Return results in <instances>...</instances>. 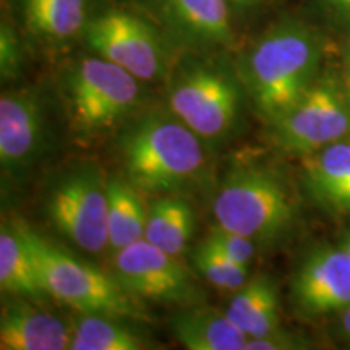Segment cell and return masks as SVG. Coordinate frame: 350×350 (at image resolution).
<instances>
[{
    "mask_svg": "<svg viewBox=\"0 0 350 350\" xmlns=\"http://www.w3.org/2000/svg\"><path fill=\"white\" fill-rule=\"evenodd\" d=\"M323 41L297 20L275 23L255 42L245 62V80L258 111L269 122L292 106L317 80Z\"/></svg>",
    "mask_w": 350,
    "mask_h": 350,
    "instance_id": "obj_1",
    "label": "cell"
},
{
    "mask_svg": "<svg viewBox=\"0 0 350 350\" xmlns=\"http://www.w3.org/2000/svg\"><path fill=\"white\" fill-rule=\"evenodd\" d=\"M126 178L146 195L170 193L204 164L200 137L178 119L148 116L122 143Z\"/></svg>",
    "mask_w": 350,
    "mask_h": 350,
    "instance_id": "obj_2",
    "label": "cell"
},
{
    "mask_svg": "<svg viewBox=\"0 0 350 350\" xmlns=\"http://www.w3.org/2000/svg\"><path fill=\"white\" fill-rule=\"evenodd\" d=\"M16 227L31 248L46 295L86 314L120 319H144L146 317L116 275L112 278L68 255L21 222H16Z\"/></svg>",
    "mask_w": 350,
    "mask_h": 350,
    "instance_id": "obj_3",
    "label": "cell"
},
{
    "mask_svg": "<svg viewBox=\"0 0 350 350\" xmlns=\"http://www.w3.org/2000/svg\"><path fill=\"white\" fill-rule=\"evenodd\" d=\"M213 213L217 226L255 243L282 237L295 217L291 191L278 174L247 167L232 172L216 195Z\"/></svg>",
    "mask_w": 350,
    "mask_h": 350,
    "instance_id": "obj_4",
    "label": "cell"
},
{
    "mask_svg": "<svg viewBox=\"0 0 350 350\" xmlns=\"http://www.w3.org/2000/svg\"><path fill=\"white\" fill-rule=\"evenodd\" d=\"M269 124L279 148L294 154H310L350 135V96L332 78H317Z\"/></svg>",
    "mask_w": 350,
    "mask_h": 350,
    "instance_id": "obj_5",
    "label": "cell"
},
{
    "mask_svg": "<svg viewBox=\"0 0 350 350\" xmlns=\"http://www.w3.org/2000/svg\"><path fill=\"white\" fill-rule=\"evenodd\" d=\"M138 78L104 57H88L72 70L68 94L78 129L103 130L116 124L139 99Z\"/></svg>",
    "mask_w": 350,
    "mask_h": 350,
    "instance_id": "obj_6",
    "label": "cell"
},
{
    "mask_svg": "<svg viewBox=\"0 0 350 350\" xmlns=\"http://www.w3.org/2000/svg\"><path fill=\"white\" fill-rule=\"evenodd\" d=\"M237 83L214 67L200 65L178 78L170 88L169 106L201 139L224 137L239 111Z\"/></svg>",
    "mask_w": 350,
    "mask_h": 350,
    "instance_id": "obj_7",
    "label": "cell"
},
{
    "mask_svg": "<svg viewBox=\"0 0 350 350\" xmlns=\"http://www.w3.org/2000/svg\"><path fill=\"white\" fill-rule=\"evenodd\" d=\"M55 229L81 250L99 253L109 245L107 182L96 169L67 175L49 198Z\"/></svg>",
    "mask_w": 350,
    "mask_h": 350,
    "instance_id": "obj_8",
    "label": "cell"
},
{
    "mask_svg": "<svg viewBox=\"0 0 350 350\" xmlns=\"http://www.w3.org/2000/svg\"><path fill=\"white\" fill-rule=\"evenodd\" d=\"M83 34L98 55L125 68L138 80H154L163 72L164 52L157 33L133 13H100L86 21Z\"/></svg>",
    "mask_w": 350,
    "mask_h": 350,
    "instance_id": "obj_9",
    "label": "cell"
},
{
    "mask_svg": "<svg viewBox=\"0 0 350 350\" xmlns=\"http://www.w3.org/2000/svg\"><path fill=\"white\" fill-rule=\"evenodd\" d=\"M177 256L148 240L116 252V278L131 295L169 304H185L196 297L195 284Z\"/></svg>",
    "mask_w": 350,
    "mask_h": 350,
    "instance_id": "obj_10",
    "label": "cell"
},
{
    "mask_svg": "<svg viewBox=\"0 0 350 350\" xmlns=\"http://www.w3.org/2000/svg\"><path fill=\"white\" fill-rule=\"evenodd\" d=\"M292 295L301 312L323 314L350 306V255L339 247L310 253L292 282Z\"/></svg>",
    "mask_w": 350,
    "mask_h": 350,
    "instance_id": "obj_11",
    "label": "cell"
},
{
    "mask_svg": "<svg viewBox=\"0 0 350 350\" xmlns=\"http://www.w3.org/2000/svg\"><path fill=\"white\" fill-rule=\"evenodd\" d=\"M41 107L33 94L7 93L0 98V163L20 170L33 159L41 142Z\"/></svg>",
    "mask_w": 350,
    "mask_h": 350,
    "instance_id": "obj_12",
    "label": "cell"
},
{
    "mask_svg": "<svg viewBox=\"0 0 350 350\" xmlns=\"http://www.w3.org/2000/svg\"><path fill=\"white\" fill-rule=\"evenodd\" d=\"M72 342V326L57 314L12 301L0 313L2 350H65Z\"/></svg>",
    "mask_w": 350,
    "mask_h": 350,
    "instance_id": "obj_13",
    "label": "cell"
},
{
    "mask_svg": "<svg viewBox=\"0 0 350 350\" xmlns=\"http://www.w3.org/2000/svg\"><path fill=\"white\" fill-rule=\"evenodd\" d=\"M304 180L321 206L334 213L350 211V142L340 139L305 154Z\"/></svg>",
    "mask_w": 350,
    "mask_h": 350,
    "instance_id": "obj_14",
    "label": "cell"
},
{
    "mask_svg": "<svg viewBox=\"0 0 350 350\" xmlns=\"http://www.w3.org/2000/svg\"><path fill=\"white\" fill-rule=\"evenodd\" d=\"M175 339L188 350H245L248 336L226 312L188 306L172 318Z\"/></svg>",
    "mask_w": 350,
    "mask_h": 350,
    "instance_id": "obj_15",
    "label": "cell"
},
{
    "mask_svg": "<svg viewBox=\"0 0 350 350\" xmlns=\"http://www.w3.org/2000/svg\"><path fill=\"white\" fill-rule=\"evenodd\" d=\"M226 313L248 339L262 338L281 329L278 291L266 275L248 279L230 300Z\"/></svg>",
    "mask_w": 350,
    "mask_h": 350,
    "instance_id": "obj_16",
    "label": "cell"
},
{
    "mask_svg": "<svg viewBox=\"0 0 350 350\" xmlns=\"http://www.w3.org/2000/svg\"><path fill=\"white\" fill-rule=\"evenodd\" d=\"M170 20L185 36L206 44L232 42L230 0H164Z\"/></svg>",
    "mask_w": 350,
    "mask_h": 350,
    "instance_id": "obj_17",
    "label": "cell"
},
{
    "mask_svg": "<svg viewBox=\"0 0 350 350\" xmlns=\"http://www.w3.org/2000/svg\"><path fill=\"white\" fill-rule=\"evenodd\" d=\"M0 287L28 299L46 295L31 248L16 224L0 229Z\"/></svg>",
    "mask_w": 350,
    "mask_h": 350,
    "instance_id": "obj_18",
    "label": "cell"
},
{
    "mask_svg": "<svg viewBox=\"0 0 350 350\" xmlns=\"http://www.w3.org/2000/svg\"><path fill=\"white\" fill-rule=\"evenodd\" d=\"M195 230V214L188 201L180 196L165 195L148 208L144 240L180 256Z\"/></svg>",
    "mask_w": 350,
    "mask_h": 350,
    "instance_id": "obj_19",
    "label": "cell"
},
{
    "mask_svg": "<svg viewBox=\"0 0 350 350\" xmlns=\"http://www.w3.org/2000/svg\"><path fill=\"white\" fill-rule=\"evenodd\" d=\"M148 209L142 191L129 180L107 182V234L113 252L144 239Z\"/></svg>",
    "mask_w": 350,
    "mask_h": 350,
    "instance_id": "obj_20",
    "label": "cell"
},
{
    "mask_svg": "<svg viewBox=\"0 0 350 350\" xmlns=\"http://www.w3.org/2000/svg\"><path fill=\"white\" fill-rule=\"evenodd\" d=\"M151 345L120 318L80 313L72 325V350H144Z\"/></svg>",
    "mask_w": 350,
    "mask_h": 350,
    "instance_id": "obj_21",
    "label": "cell"
},
{
    "mask_svg": "<svg viewBox=\"0 0 350 350\" xmlns=\"http://www.w3.org/2000/svg\"><path fill=\"white\" fill-rule=\"evenodd\" d=\"M86 0H26L29 31L51 39H67L85 29Z\"/></svg>",
    "mask_w": 350,
    "mask_h": 350,
    "instance_id": "obj_22",
    "label": "cell"
},
{
    "mask_svg": "<svg viewBox=\"0 0 350 350\" xmlns=\"http://www.w3.org/2000/svg\"><path fill=\"white\" fill-rule=\"evenodd\" d=\"M195 266L213 286L222 291L237 292L248 281V268L206 239L193 253Z\"/></svg>",
    "mask_w": 350,
    "mask_h": 350,
    "instance_id": "obj_23",
    "label": "cell"
},
{
    "mask_svg": "<svg viewBox=\"0 0 350 350\" xmlns=\"http://www.w3.org/2000/svg\"><path fill=\"white\" fill-rule=\"evenodd\" d=\"M209 242H213L216 247L221 248L222 252L227 253L232 260L240 262V265L247 266L250 265L252 258L255 256V242L245 235H240L237 232H232L222 227H217L211 232L208 237Z\"/></svg>",
    "mask_w": 350,
    "mask_h": 350,
    "instance_id": "obj_24",
    "label": "cell"
},
{
    "mask_svg": "<svg viewBox=\"0 0 350 350\" xmlns=\"http://www.w3.org/2000/svg\"><path fill=\"white\" fill-rule=\"evenodd\" d=\"M20 67V44L10 26L2 23L0 29V70L3 78H12Z\"/></svg>",
    "mask_w": 350,
    "mask_h": 350,
    "instance_id": "obj_25",
    "label": "cell"
},
{
    "mask_svg": "<svg viewBox=\"0 0 350 350\" xmlns=\"http://www.w3.org/2000/svg\"><path fill=\"white\" fill-rule=\"evenodd\" d=\"M295 340L291 336H287L284 331H275L269 336H262V338H253L247 340L245 350H284V349H299L304 345Z\"/></svg>",
    "mask_w": 350,
    "mask_h": 350,
    "instance_id": "obj_26",
    "label": "cell"
},
{
    "mask_svg": "<svg viewBox=\"0 0 350 350\" xmlns=\"http://www.w3.org/2000/svg\"><path fill=\"white\" fill-rule=\"evenodd\" d=\"M317 2L334 18L350 23V0H317Z\"/></svg>",
    "mask_w": 350,
    "mask_h": 350,
    "instance_id": "obj_27",
    "label": "cell"
},
{
    "mask_svg": "<svg viewBox=\"0 0 350 350\" xmlns=\"http://www.w3.org/2000/svg\"><path fill=\"white\" fill-rule=\"evenodd\" d=\"M340 325H342V331L344 334L347 336V339L350 340V306L344 310L342 318H340Z\"/></svg>",
    "mask_w": 350,
    "mask_h": 350,
    "instance_id": "obj_28",
    "label": "cell"
},
{
    "mask_svg": "<svg viewBox=\"0 0 350 350\" xmlns=\"http://www.w3.org/2000/svg\"><path fill=\"white\" fill-rule=\"evenodd\" d=\"M230 2L239 8H252L258 5V3L265 2V0H230Z\"/></svg>",
    "mask_w": 350,
    "mask_h": 350,
    "instance_id": "obj_29",
    "label": "cell"
},
{
    "mask_svg": "<svg viewBox=\"0 0 350 350\" xmlns=\"http://www.w3.org/2000/svg\"><path fill=\"white\" fill-rule=\"evenodd\" d=\"M345 90L350 96V42H349V49H347V67H345Z\"/></svg>",
    "mask_w": 350,
    "mask_h": 350,
    "instance_id": "obj_30",
    "label": "cell"
},
{
    "mask_svg": "<svg viewBox=\"0 0 350 350\" xmlns=\"http://www.w3.org/2000/svg\"><path fill=\"white\" fill-rule=\"evenodd\" d=\"M340 247L345 248V250H347L349 255H350V232H349V234H345L342 240H340Z\"/></svg>",
    "mask_w": 350,
    "mask_h": 350,
    "instance_id": "obj_31",
    "label": "cell"
}]
</instances>
